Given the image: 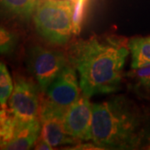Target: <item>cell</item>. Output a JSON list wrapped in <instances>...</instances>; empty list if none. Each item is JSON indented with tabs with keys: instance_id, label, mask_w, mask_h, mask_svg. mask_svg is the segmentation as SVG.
<instances>
[{
	"instance_id": "obj_1",
	"label": "cell",
	"mask_w": 150,
	"mask_h": 150,
	"mask_svg": "<svg viewBox=\"0 0 150 150\" xmlns=\"http://www.w3.org/2000/svg\"><path fill=\"white\" fill-rule=\"evenodd\" d=\"M126 38L93 35L74 43L68 59L79 74L82 93L91 98L118 91L129 53Z\"/></svg>"
},
{
	"instance_id": "obj_2",
	"label": "cell",
	"mask_w": 150,
	"mask_h": 150,
	"mask_svg": "<svg viewBox=\"0 0 150 150\" xmlns=\"http://www.w3.org/2000/svg\"><path fill=\"white\" fill-rule=\"evenodd\" d=\"M91 142L98 149H139L150 144L149 113L127 96L93 103Z\"/></svg>"
},
{
	"instance_id": "obj_3",
	"label": "cell",
	"mask_w": 150,
	"mask_h": 150,
	"mask_svg": "<svg viewBox=\"0 0 150 150\" xmlns=\"http://www.w3.org/2000/svg\"><path fill=\"white\" fill-rule=\"evenodd\" d=\"M74 4L66 0H39L33 14L38 34L53 45H65L74 34Z\"/></svg>"
},
{
	"instance_id": "obj_4",
	"label": "cell",
	"mask_w": 150,
	"mask_h": 150,
	"mask_svg": "<svg viewBox=\"0 0 150 150\" xmlns=\"http://www.w3.org/2000/svg\"><path fill=\"white\" fill-rule=\"evenodd\" d=\"M80 92L77 71L73 65L68 64L47 90L41 93L39 113L64 116L67 110L81 96Z\"/></svg>"
},
{
	"instance_id": "obj_5",
	"label": "cell",
	"mask_w": 150,
	"mask_h": 150,
	"mask_svg": "<svg viewBox=\"0 0 150 150\" xmlns=\"http://www.w3.org/2000/svg\"><path fill=\"white\" fill-rule=\"evenodd\" d=\"M68 64L67 54L38 44L31 46L27 53L28 69L37 81L41 93L47 90Z\"/></svg>"
},
{
	"instance_id": "obj_6",
	"label": "cell",
	"mask_w": 150,
	"mask_h": 150,
	"mask_svg": "<svg viewBox=\"0 0 150 150\" xmlns=\"http://www.w3.org/2000/svg\"><path fill=\"white\" fill-rule=\"evenodd\" d=\"M38 86L25 77H18L8 101V107L17 121V129L39 119L41 95Z\"/></svg>"
},
{
	"instance_id": "obj_7",
	"label": "cell",
	"mask_w": 150,
	"mask_h": 150,
	"mask_svg": "<svg viewBox=\"0 0 150 150\" xmlns=\"http://www.w3.org/2000/svg\"><path fill=\"white\" fill-rule=\"evenodd\" d=\"M93 103L89 98L81 95L64 115L65 131L78 141H91Z\"/></svg>"
},
{
	"instance_id": "obj_8",
	"label": "cell",
	"mask_w": 150,
	"mask_h": 150,
	"mask_svg": "<svg viewBox=\"0 0 150 150\" xmlns=\"http://www.w3.org/2000/svg\"><path fill=\"white\" fill-rule=\"evenodd\" d=\"M42 124L40 137L53 148L74 145L79 141L69 136L65 131L64 117L52 113H39Z\"/></svg>"
},
{
	"instance_id": "obj_9",
	"label": "cell",
	"mask_w": 150,
	"mask_h": 150,
	"mask_svg": "<svg viewBox=\"0 0 150 150\" xmlns=\"http://www.w3.org/2000/svg\"><path fill=\"white\" fill-rule=\"evenodd\" d=\"M42 124L40 118L16 129L15 134L2 149L27 150L33 147L41 135Z\"/></svg>"
},
{
	"instance_id": "obj_10",
	"label": "cell",
	"mask_w": 150,
	"mask_h": 150,
	"mask_svg": "<svg viewBox=\"0 0 150 150\" xmlns=\"http://www.w3.org/2000/svg\"><path fill=\"white\" fill-rule=\"evenodd\" d=\"M129 89L139 98L150 101V65L132 69L124 74Z\"/></svg>"
},
{
	"instance_id": "obj_11",
	"label": "cell",
	"mask_w": 150,
	"mask_h": 150,
	"mask_svg": "<svg viewBox=\"0 0 150 150\" xmlns=\"http://www.w3.org/2000/svg\"><path fill=\"white\" fill-rule=\"evenodd\" d=\"M128 46L132 69L150 65V35L131 38L128 41Z\"/></svg>"
},
{
	"instance_id": "obj_12",
	"label": "cell",
	"mask_w": 150,
	"mask_h": 150,
	"mask_svg": "<svg viewBox=\"0 0 150 150\" xmlns=\"http://www.w3.org/2000/svg\"><path fill=\"white\" fill-rule=\"evenodd\" d=\"M38 2L39 0H1L4 9L22 21H28L33 16Z\"/></svg>"
},
{
	"instance_id": "obj_13",
	"label": "cell",
	"mask_w": 150,
	"mask_h": 150,
	"mask_svg": "<svg viewBox=\"0 0 150 150\" xmlns=\"http://www.w3.org/2000/svg\"><path fill=\"white\" fill-rule=\"evenodd\" d=\"M0 137H1V149L13 138L17 129V121L9 109L2 108L0 111Z\"/></svg>"
},
{
	"instance_id": "obj_14",
	"label": "cell",
	"mask_w": 150,
	"mask_h": 150,
	"mask_svg": "<svg viewBox=\"0 0 150 150\" xmlns=\"http://www.w3.org/2000/svg\"><path fill=\"white\" fill-rule=\"evenodd\" d=\"M14 83L11 79L10 74L6 65L0 64V104L1 109L8 108V101L13 91Z\"/></svg>"
},
{
	"instance_id": "obj_15",
	"label": "cell",
	"mask_w": 150,
	"mask_h": 150,
	"mask_svg": "<svg viewBox=\"0 0 150 150\" xmlns=\"http://www.w3.org/2000/svg\"><path fill=\"white\" fill-rule=\"evenodd\" d=\"M18 38L15 33L11 32L7 28H0V52L2 54H12L18 45Z\"/></svg>"
},
{
	"instance_id": "obj_16",
	"label": "cell",
	"mask_w": 150,
	"mask_h": 150,
	"mask_svg": "<svg viewBox=\"0 0 150 150\" xmlns=\"http://www.w3.org/2000/svg\"><path fill=\"white\" fill-rule=\"evenodd\" d=\"M35 149H43V150H48V149H53L54 148L51 146V145H49L45 141V140L42 139L41 137H39L38 138V139L36 142V144H35Z\"/></svg>"
},
{
	"instance_id": "obj_17",
	"label": "cell",
	"mask_w": 150,
	"mask_h": 150,
	"mask_svg": "<svg viewBox=\"0 0 150 150\" xmlns=\"http://www.w3.org/2000/svg\"><path fill=\"white\" fill-rule=\"evenodd\" d=\"M66 1H69V2H71V3H73V4H76L79 0H66Z\"/></svg>"
},
{
	"instance_id": "obj_18",
	"label": "cell",
	"mask_w": 150,
	"mask_h": 150,
	"mask_svg": "<svg viewBox=\"0 0 150 150\" xmlns=\"http://www.w3.org/2000/svg\"><path fill=\"white\" fill-rule=\"evenodd\" d=\"M149 149H150V144H149Z\"/></svg>"
}]
</instances>
